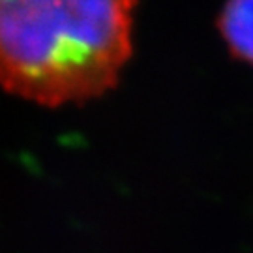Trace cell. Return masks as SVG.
<instances>
[{
  "label": "cell",
  "instance_id": "obj_1",
  "mask_svg": "<svg viewBox=\"0 0 253 253\" xmlns=\"http://www.w3.org/2000/svg\"><path fill=\"white\" fill-rule=\"evenodd\" d=\"M133 2L0 0V88L43 105L96 100L133 49Z\"/></svg>",
  "mask_w": 253,
  "mask_h": 253
},
{
  "label": "cell",
  "instance_id": "obj_2",
  "mask_svg": "<svg viewBox=\"0 0 253 253\" xmlns=\"http://www.w3.org/2000/svg\"><path fill=\"white\" fill-rule=\"evenodd\" d=\"M217 25L236 58L253 64V0L229 4Z\"/></svg>",
  "mask_w": 253,
  "mask_h": 253
}]
</instances>
